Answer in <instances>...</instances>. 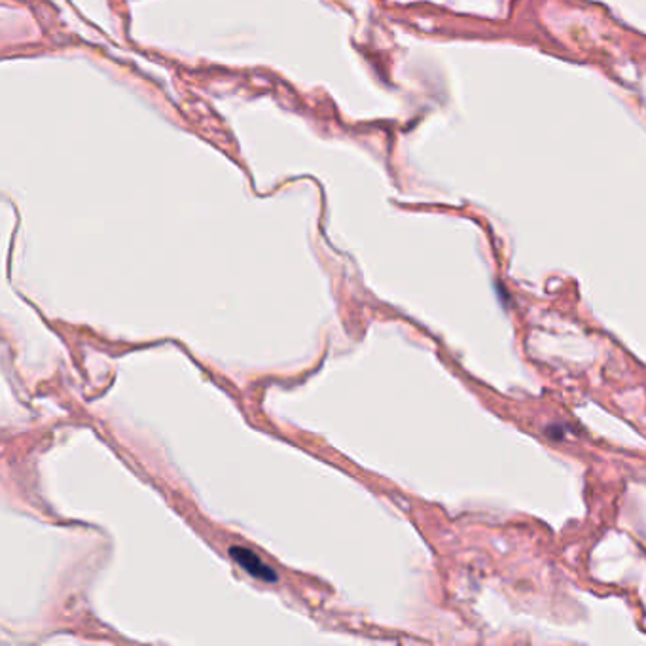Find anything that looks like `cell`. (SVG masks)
<instances>
[{
    "mask_svg": "<svg viewBox=\"0 0 646 646\" xmlns=\"http://www.w3.org/2000/svg\"><path fill=\"white\" fill-rule=\"evenodd\" d=\"M231 557L239 563V565L248 572V574H252L254 578H260L264 582H275L277 580V574L273 571L272 567L266 565L264 561L258 557V555L250 552L248 548H243V546H231Z\"/></svg>",
    "mask_w": 646,
    "mask_h": 646,
    "instance_id": "1",
    "label": "cell"
}]
</instances>
